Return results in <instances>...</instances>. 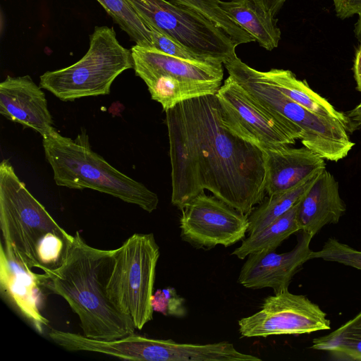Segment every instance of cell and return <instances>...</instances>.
I'll list each match as a JSON object with an SVG mask.
<instances>
[{
	"mask_svg": "<svg viewBox=\"0 0 361 361\" xmlns=\"http://www.w3.org/2000/svg\"><path fill=\"white\" fill-rule=\"evenodd\" d=\"M313 236L300 231L297 244L287 252L262 251L249 255L241 267L238 283L247 288H271L274 293L288 290L294 275L310 260Z\"/></svg>",
	"mask_w": 361,
	"mask_h": 361,
	"instance_id": "13",
	"label": "cell"
},
{
	"mask_svg": "<svg viewBox=\"0 0 361 361\" xmlns=\"http://www.w3.org/2000/svg\"><path fill=\"white\" fill-rule=\"evenodd\" d=\"M267 78L286 97L310 111L343 123L351 133L345 114L337 111L326 99L313 91L306 80L298 79L289 70L271 68L264 71Z\"/></svg>",
	"mask_w": 361,
	"mask_h": 361,
	"instance_id": "20",
	"label": "cell"
},
{
	"mask_svg": "<svg viewBox=\"0 0 361 361\" xmlns=\"http://www.w3.org/2000/svg\"><path fill=\"white\" fill-rule=\"evenodd\" d=\"M42 138L45 157L57 185L97 190L137 205L149 213L157 208V195L94 152L85 132L73 140L54 128Z\"/></svg>",
	"mask_w": 361,
	"mask_h": 361,
	"instance_id": "3",
	"label": "cell"
},
{
	"mask_svg": "<svg viewBox=\"0 0 361 361\" xmlns=\"http://www.w3.org/2000/svg\"><path fill=\"white\" fill-rule=\"evenodd\" d=\"M317 258L338 262L361 270V251L333 238H329L320 250L312 252L310 259Z\"/></svg>",
	"mask_w": 361,
	"mask_h": 361,
	"instance_id": "26",
	"label": "cell"
},
{
	"mask_svg": "<svg viewBox=\"0 0 361 361\" xmlns=\"http://www.w3.org/2000/svg\"><path fill=\"white\" fill-rule=\"evenodd\" d=\"M326 314L303 295L288 290L266 298L259 311L238 321L243 337L309 334L330 327Z\"/></svg>",
	"mask_w": 361,
	"mask_h": 361,
	"instance_id": "10",
	"label": "cell"
},
{
	"mask_svg": "<svg viewBox=\"0 0 361 361\" xmlns=\"http://www.w3.org/2000/svg\"><path fill=\"white\" fill-rule=\"evenodd\" d=\"M134 70L147 85L152 99L159 102L164 111L192 98L216 94L222 85V82L180 81L141 69Z\"/></svg>",
	"mask_w": 361,
	"mask_h": 361,
	"instance_id": "19",
	"label": "cell"
},
{
	"mask_svg": "<svg viewBox=\"0 0 361 361\" xmlns=\"http://www.w3.org/2000/svg\"><path fill=\"white\" fill-rule=\"evenodd\" d=\"M300 201L269 226L243 240L241 245L231 255L243 259L252 253L276 250L290 235L300 231L297 221Z\"/></svg>",
	"mask_w": 361,
	"mask_h": 361,
	"instance_id": "21",
	"label": "cell"
},
{
	"mask_svg": "<svg viewBox=\"0 0 361 361\" xmlns=\"http://www.w3.org/2000/svg\"><path fill=\"white\" fill-rule=\"evenodd\" d=\"M171 166V203L178 209L210 191L249 216L267 195L263 150L223 123L216 94L165 111Z\"/></svg>",
	"mask_w": 361,
	"mask_h": 361,
	"instance_id": "1",
	"label": "cell"
},
{
	"mask_svg": "<svg viewBox=\"0 0 361 361\" xmlns=\"http://www.w3.org/2000/svg\"><path fill=\"white\" fill-rule=\"evenodd\" d=\"M345 114L350 121L351 133L361 126V102L355 108Z\"/></svg>",
	"mask_w": 361,
	"mask_h": 361,
	"instance_id": "32",
	"label": "cell"
},
{
	"mask_svg": "<svg viewBox=\"0 0 361 361\" xmlns=\"http://www.w3.org/2000/svg\"><path fill=\"white\" fill-rule=\"evenodd\" d=\"M113 252L89 245L77 231L61 264L41 274L43 287L68 302L79 318L82 334L93 339L115 340L136 330L105 293L106 279L102 278L107 273Z\"/></svg>",
	"mask_w": 361,
	"mask_h": 361,
	"instance_id": "2",
	"label": "cell"
},
{
	"mask_svg": "<svg viewBox=\"0 0 361 361\" xmlns=\"http://www.w3.org/2000/svg\"><path fill=\"white\" fill-rule=\"evenodd\" d=\"M262 149L267 195L292 189L326 169L324 159L305 146L279 145Z\"/></svg>",
	"mask_w": 361,
	"mask_h": 361,
	"instance_id": "15",
	"label": "cell"
},
{
	"mask_svg": "<svg viewBox=\"0 0 361 361\" xmlns=\"http://www.w3.org/2000/svg\"><path fill=\"white\" fill-rule=\"evenodd\" d=\"M151 305L154 312L164 316L182 318L187 314L185 300L173 287L157 290L152 296Z\"/></svg>",
	"mask_w": 361,
	"mask_h": 361,
	"instance_id": "27",
	"label": "cell"
},
{
	"mask_svg": "<svg viewBox=\"0 0 361 361\" xmlns=\"http://www.w3.org/2000/svg\"><path fill=\"white\" fill-rule=\"evenodd\" d=\"M311 348L340 360H361V312L331 333L314 338Z\"/></svg>",
	"mask_w": 361,
	"mask_h": 361,
	"instance_id": "23",
	"label": "cell"
},
{
	"mask_svg": "<svg viewBox=\"0 0 361 361\" xmlns=\"http://www.w3.org/2000/svg\"><path fill=\"white\" fill-rule=\"evenodd\" d=\"M263 12L275 17L286 0H252Z\"/></svg>",
	"mask_w": 361,
	"mask_h": 361,
	"instance_id": "30",
	"label": "cell"
},
{
	"mask_svg": "<svg viewBox=\"0 0 361 361\" xmlns=\"http://www.w3.org/2000/svg\"><path fill=\"white\" fill-rule=\"evenodd\" d=\"M345 210L338 183L325 169L299 202L297 221L300 231L314 236L324 226L337 224Z\"/></svg>",
	"mask_w": 361,
	"mask_h": 361,
	"instance_id": "16",
	"label": "cell"
},
{
	"mask_svg": "<svg viewBox=\"0 0 361 361\" xmlns=\"http://www.w3.org/2000/svg\"><path fill=\"white\" fill-rule=\"evenodd\" d=\"M336 16L345 19L357 14L361 16V0H333Z\"/></svg>",
	"mask_w": 361,
	"mask_h": 361,
	"instance_id": "29",
	"label": "cell"
},
{
	"mask_svg": "<svg viewBox=\"0 0 361 361\" xmlns=\"http://www.w3.org/2000/svg\"><path fill=\"white\" fill-rule=\"evenodd\" d=\"M180 211V238L196 249L209 250L219 245L227 247L242 240L247 233L248 216L204 192Z\"/></svg>",
	"mask_w": 361,
	"mask_h": 361,
	"instance_id": "11",
	"label": "cell"
},
{
	"mask_svg": "<svg viewBox=\"0 0 361 361\" xmlns=\"http://www.w3.org/2000/svg\"><path fill=\"white\" fill-rule=\"evenodd\" d=\"M153 49L167 55L192 61H212L186 49L175 40L148 26ZM216 62V61H215ZM221 63V62H220Z\"/></svg>",
	"mask_w": 361,
	"mask_h": 361,
	"instance_id": "28",
	"label": "cell"
},
{
	"mask_svg": "<svg viewBox=\"0 0 361 361\" xmlns=\"http://www.w3.org/2000/svg\"><path fill=\"white\" fill-rule=\"evenodd\" d=\"M159 247L153 233H135L114 249L105 279V293L114 307L141 330L152 320Z\"/></svg>",
	"mask_w": 361,
	"mask_h": 361,
	"instance_id": "5",
	"label": "cell"
},
{
	"mask_svg": "<svg viewBox=\"0 0 361 361\" xmlns=\"http://www.w3.org/2000/svg\"><path fill=\"white\" fill-rule=\"evenodd\" d=\"M130 50L134 69L144 70L180 81L222 82V63L181 59L138 45L133 46Z\"/></svg>",
	"mask_w": 361,
	"mask_h": 361,
	"instance_id": "17",
	"label": "cell"
},
{
	"mask_svg": "<svg viewBox=\"0 0 361 361\" xmlns=\"http://www.w3.org/2000/svg\"><path fill=\"white\" fill-rule=\"evenodd\" d=\"M321 172L292 189L265 197L248 216V235L262 230L295 206Z\"/></svg>",
	"mask_w": 361,
	"mask_h": 361,
	"instance_id": "22",
	"label": "cell"
},
{
	"mask_svg": "<svg viewBox=\"0 0 361 361\" xmlns=\"http://www.w3.org/2000/svg\"><path fill=\"white\" fill-rule=\"evenodd\" d=\"M150 26L207 60L224 62L236 56V46L221 28L200 13L166 0H126Z\"/></svg>",
	"mask_w": 361,
	"mask_h": 361,
	"instance_id": "8",
	"label": "cell"
},
{
	"mask_svg": "<svg viewBox=\"0 0 361 361\" xmlns=\"http://www.w3.org/2000/svg\"><path fill=\"white\" fill-rule=\"evenodd\" d=\"M0 227L3 242L30 269H40L37 250L53 233H66L30 192L8 160L0 164Z\"/></svg>",
	"mask_w": 361,
	"mask_h": 361,
	"instance_id": "7",
	"label": "cell"
},
{
	"mask_svg": "<svg viewBox=\"0 0 361 361\" xmlns=\"http://www.w3.org/2000/svg\"><path fill=\"white\" fill-rule=\"evenodd\" d=\"M0 113L42 137L54 129L44 92L29 75L7 76L0 83Z\"/></svg>",
	"mask_w": 361,
	"mask_h": 361,
	"instance_id": "14",
	"label": "cell"
},
{
	"mask_svg": "<svg viewBox=\"0 0 361 361\" xmlns=\"http://www.w3.org/2000/svg\"><path fill=\"white\" fill-rule=\"evenodd\" d=\"M133 68L131 50L119 43L115 30L97 26L90 36L87 53L68 67L45 72L39 85L64 102L106 95L114 80Z\"/></svg>",
	"mask_w": 361,
	"mask_h": 361,
	"instance_id": "6",
	"label": "cell"
},
{
	"mask_svg": "<svg viewBox=\"0 0 361 361\" xmlns=\"http://www.w3.org/2000/svg\"><path fill=\"white\" fill-rule=\"evenodd\" d=\"M216 96L225 126L261 149L290 145L301 140L300 128L257 104L230 75Z\"/></svg>",
	"mask_w": 361,
	"mask_h": 361,
	"instance_id": "9",
	"label": "cell"
},
{
	"mask_svg": "<svg viewBox=\"0 0 361 361\" xmlns=\"http://www.w3.org/2000/svg\"><path fill=\"white\" fill-rule=\"evenodd\" d=\"M188 8L216 25L233 40L235 46L255 42L254 38L221 8L219 0H170Z\"/></svg>",
	"mask_w": 361,
	"mask_h": 361,
	"instance_id": "25",
	"label": "cell"
},
{
	"mask_svg": "<svg viewBox=\"0 0 361 361\" xmlns=\"http://www.w3.org/2000/svg\"><path fill=\"white\" fill-rule=\"evenodd\" d=\"M42 280L2 240L0 245V289L1 295L39 333L49 326L42 314Z\"/></svg>",
	"mask_w": 361,
	"mask_h": 361,
	"instance_id": "12",
	"label": "cell"
},
{
	"mask_svg": "<svg viewBox=\"0 0 361 361\" xmlns=\"http://www.w3.org/2000/svg\"><path fill=\"white\" fill-rule=\"evenodd\" d=\"M353 72L357 83V90L361 92V42L355 51Z\"/></svg>",
	"mask_w": 361,
	"mask_h": 361,
	"instance_id": "31",
	"label": "cell"
},
{
	"mask_svg": "<svg viewBox=\"0 0 361 361\" xmlns=\"http://www.w3.org/2000/svg\"><path fill=\"white\" fill-rule=\"evenodd\" d=\"M230 75L258 105L291 121L303 132L302 144L331 161L345 158L355 143L340 121L314 114L283 94L265 75L243 61Z\"/></svg>",
	"mask_w": 361,
	"mask_h": 361,
	"instance_id": "4",
	"label": "cell"
},
{
	"mask_svg": "<svg viewBox=\"0 0 361 361\" xmlns=\"http://www.w3.org/2000/svg\"><path fill=\"white\" fill-rule=\"evenodd\" d=\"M354 33L357 39L361 42V16H359V18L355 25Z\"/></svg>",
	"mask_w": 361,
	"mask_h": 361,
	"instance_id": "33",
	"label": "cell"
},
{
	"mask_svg": "<svg viewBox=\"0 0 361 361\" xmlns=\"http://www.w3.org/2000/svg\"><path fill=\"white\" fill-rule=\"evenodd\" d=\"M219 4L259 46L268 51L279 46L281 32L277 26L278 18L261 11L252 0H219Z\"/></svg>",
	"mask_w": 361,
	"mask_h": 361,
	"instance_id": "18",
	"label": "cell"
},
{
	"mask_svg": "<svg viewBox=\"0 0 361 361\" xmlns=\"http://www.w3.org/2000/svg\"><path fill=\"white\" fill-rule=\"evenodd\" d=\"M136 45L153 49L150 31L126 0H97Z\"/></svg>",
	"mask_w": 361,
	"mask_h": 361,
	"instance_id": "24",
	"label": "cell"
}]
</instances>
